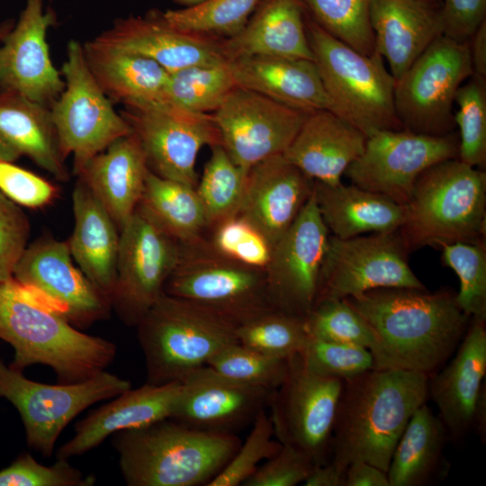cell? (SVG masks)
<instances>
[{
  "mask_svg": "<svg viewBox=\"0 0 486 486\" xmlns=\"http://www.w3.org/2000/svg\"><path fill=\"white\" fill-rule=\"evenodd\" d=\"M344 300L372 330L376 370L429 376L456 350L471 320L445 289L379 288Z\"/></svg>",
  "mask_w": 486,
  "mask_h": 486,
  "instance_id": "obj_1",
  "label": "cell"
},
{
  "mask_svg": "<svg viewBox=\"0 0 486 486\" xmlns=\"http://www.w3.org/2000/svg\"><path fill=\"white\" fill-rule=\"evenodd\" d=\"M428 395V375L421 373L372 369L344 381L330 462L346 471L364 461L387 472L402 432Z\"/></svg>",
  "mask_w": 486,
  "mask_h": 486,
  "instance_id": "obj_2",
  "label": "cell"
},
{
  "mask_svg": "<svg viewBox=\"0 0 486 486\" xmlns=\"http://www.w3.org/2000/svg\"><path fill=\"white\" fill-rule=\"evenodd\" d=\"M0 338L14 349L13 369L23 372L33 364L46 365L60 383L97 375L117 353L115 344L80 331L35 301L13 277L0 283Z\"/></svg>",
  "mask_w": 486,
  "mask_h": 486,
  "instance_id": "obj_3",
  "label": "cell"
},
{
  "mask_svg": "<svg viewBox=\"0 0 486 486\" xmlns=\"http://www.w3.org/2000/svg\"><path fill=\"white\" fill-rule=\"evenodd\" d=\"M112 444L129 486H199L224 468L241 440L166 418L114 433Z\"/></svg>",
  "mask_w": 486,
  "mask_h": 486,
  "instance_id": "obj_4",
  "label": "cell"
},
{
  "mask_svg": "<svg viewBox=\"0 0 486 486\" xmlns=\"http://www.w3.org/2000/svg\"><path fill=\"white\" fill-rule=\"evenodd\" d=\"M485 229L486 173L452 158L419 176L398 231L410 254L428 246L485 240Z\"/></svg>",
  "mask_w": 486,
  "mask_h": 486,
  "instance_id": "obj_5",
  "label": "cell"
},
{
  "mask_svg": "<svg viewBox=\"0 0 486 486\" xmlns=\"http://www.w3.org/2000/svg\"><path fill=\"white\" fill-rule=\"evenodd\" d=\"M147 382H181L229 346L238 324L193 302L163 293L138 323Z\"/></svg>",
  "mask_w": 486,
  "mask_h": 486,
  "instance_id": "obj_6",
  "label": "cell"
},
{
  "mask_svg": "<svg viewBox=\"0 0 486 486\" xmlns=\"http://www.w3.org/2000/svg\"><path fill=\"white\" fill-rule=\"evenodd\" d=\"M305 26L329 110L366 138L381 130H403L394 108L395 79L383 58L376 51L360 53L313 20Z\"/></svg>",
  "mask_w": 486,
  "mask_h": 486,
  "instance_id": "obj_7",
  "label": "cell"
},
{
  "mask_svg": "<svg viewBox=\"0 0 486 486\" xmlns=\"http://www.w3.org/2000/svg\"><path fill=\"white\" fill-rule=\"evenodd\" d=\"M164 292L204 306L239 325L272 308L265 270L217 252L204 237L180 244Z\"/></svg>",
  "mask_w": 486,
  "mask_h": 486,
  "instance_id": "obj_8",
  "label": "cell"
},
{
  "mask_svg": "<svg viewBox=\"0 0 486 486\" xmlns=\"http://www.w3.org/2000/svg\"><path fill=\"white\" fill-rule=\"evenodd\" d=\"M472 74L469 40L437 37L395 80L394 108L402 129L432 136L454 132L455 94Z\"/></svg>",
  "mask_w": 486,
  "mask_h": 486,
  "instance_id": "obj_9",
  "label": "cell"
},
{
  "mask_svg": "<svg viewBox=\"0 0 486 486\" xmlns=\"http://www.w3.org/2000/svg\"><path fill=\"white\" fill-rule=\"evenodd\" d=\"M60 73L65 88L50 111L61 154L65 159L72 155L78 176L91 158L132 129L95 81L79 41L68 42Z\"/></svg>",
  "mask_w": 486,
  "mask_h": 486,
  "instance_id": "obj_10",
  "label": "cell"
},
{
  "mask_svg": "<svg viewBox=\"0 0 486 486\" xmlns=\"http://www.w3.org/2000/svg\"><path fill=\"white\" fill-rule=\"evenodd\" d=\"M130 388L129 380L106 371L84 382L46 384L0 360V397L18 410L28 446L44 457L52 455L59 435L78 414Z\"/></svg>",
  "mask_w": 486,
  "mask_h": 486,
  "instance_id": "obj_11",
  "label": "cell"
},
{
  "mask_svg": "<svg viewBox=\"0 0 486 486\" xmlns=\"http://www.w3.org/2000/svg\"><path fill=\"white\" fill-rule=\"evenodd\" d=\"M343 382L309 370L300 353L290 356L286 375L268 404L276 439L302 452L315 465L328 464Z\"/></svg>",
  "mask_w": 486,
  "mask_h": 486,
  "instance_id": "obj_12",
  "label": "cell"
},
{
  "mask_svg": "<svg viewBox=\"0 0 486 486\" xmlns=\"http://www.w3.org/2000/svg\"><path fill=\"white\" fill-rule=\"evenodd\" d=\"M409 255L398 230L349 238L329 235L315 303L379 288L427 290L410 268Z\"/></svg>",
  "mask_w": 486,
  "mask_h": 486,
  "instance_id": "obj_13",
  "label": "cell"
},
{
  "mask_svg": "<svg viewBox=\"0 0 486 486\" xmlns=\"http://www.w3.org/2000/svg\"><path fill=\"white\" fill-rule=\"evenodd\" d=\"M458 147L454 131L432 136L381 130L367 138L364 152L345 174L351 184L406 205L419 176L438 162L458 158Z\"/></svg>",
  "mask_w": 486,
  "mask_h": 486,
  "instance_id": "obj_14",
  "label": "cell"
},
{
  "mask_svg": "<svg viewBox=\"0 0 486 486\" xmlns=\"http://www.w3.org/2000/svg\"><path fill=\"white\" fill-rule=\"evenodd\" d=\"M181 245L134 212L120 231L112 310L127 326H137L164 293Z\"/></svg>",
  "mask_w": 486,
  "mask_h": 486,
  "instance_id": "obj_15",
  "label": "cell"
},
{
  "mask_svg": "<svg viewBox=\"0 0 486 486\" xmlns=\"http://www.w3.org/2000/svg\"><path fill=\"white\" fill-rule=\"evenodd\" d=\"M35 301L77 328L107 319L109 302L73 264L67 241L42 236L27 246L12 276Z\"/></svg>",
  "mask_w": 486,
  "mask_h": 486,
  "instance_id": "obj_16",
  "label": "cell"
},
{
  "mask_svg": "<svg viewBox=\"0 0 486 486\" xmlns=\"http://www.w3.org/2000/svg\"><path fill=\"white\" fill-rule=\"evenodd\" d=\"M121 114L138 136L149 169L196 187V158L204 146L220 144L212 113L188 112L164 103L124 105Z\"/></svg>",
  "mask_w": 486,
  "mask_h": 486,
  "instance_id": "obj_17",
  "label": "cell"
},
{
  "mask_svg": "<svg viewBox=\"0 0 486 486\" xmlns=\"http://www.w3.org/2000/svg\"><path fill=\"white\" fill-rule=\"evenodd\" d=\"M329 235L312 193L297 218L273 246L264 269L273 309L307 318L316 302Z\"/></svg>",
  "mask_w": 486,
  "mask_h": 486,
  "instance_id": "obj_18",
  "label": "cell"
},
{
  "mask_svg": "<svg viewBox=\"0 0 486 486\" xmlns=\"http://www.w3.org/2000/svg\"><path fill=\"white\" fill-rule=\"evenodd\" d=\"M220 144L246 172L284 154L309 113L236 86L212 113Z\"/></svg>",
  "mask_w": 486,
  "mask_h": 486,
  "instance_id": "obj_19",
  "label": "cell"
},
{
  "mask_svg": "<svg viewBox=\"0 0 486 486\" xmlns=\"http://www.w3.org/2000/svg\"><path fill=\"white\" fill-rule=\"evenodd\" d=\"M440 371L428 376V393L439 411L448 437L460 440L472 430L485 439L486 432V328L471 320L454 351Z\"/></svg>",
  "mask_w": 486,
  "mask_h": 486,
  "instance_id": "obj_20",
  "label": "cell"
},
{
  "mask_svg": "<svg viewBox=\"0 0 486 486\" xmlns=\"http://www.w3.org/2000/svg\"><path fill=\"white\" fill-rule=\"evenodd\" d=\"M56 22L43 0H25L14 25L0 44V90L19 94L50 107L65 88L54 67L47 43L49 29Z\"/></svg>",
  "mask_w": 486,
  "mask_h": 486,
  "instance_id": "obj_21",
  "label": "cell"
},
{
  "mask_svg": "<svg viewBox=\"0 0 486 486\" xmlns=\"http://www.w3.org/2000/svg\"><path fill=\"white\" fill-rule=\"evenodd\" d=\"M171 419L204 431L236 434L266 410L272 391L202 366L181 381Z\"/></svg>",
  "mask_w": 486,
  "mask_h": 486,
  "instance_id": "obj_22",
  "label": "cell"
},
{
  "mask_svg": "<svg viewBox=\"0 0 486 486\" xmlns=\"http://www.w3.org/2000/svg\"><path fill=\"white\" fill-rule=\"evenodd\" d=\"M97 42L148 58L169 73L196 65L227 62L222 39L186 32L166 23L161 14L130 16L114 21Z\"/></svg>",
  "mask_w": 486,
  "mask_h": 486,
  "instance_id": "obj_23",
  "label": "cell"
},
{
  "mask_svg": "<svg viewBox=\"0 0 486 486\" xmlns=\"http://www.w3.org/2000/svg\"><path fill=\"white\" fill-rule=\"evenodd\" d=\"M313 190V179L283 154L273 156L248 170L237 215L258 230L273 248L297 218Z\"/></svg>",
  "mask_w": 486,
  "mask_h": 486,
  "instance_id": "obj_24",
  "label": "cell"
},
{
  "mask_svg": "<svg viewBox=\"0 0 486 486\" xmlns=\"http://www.w3.org/2000/svg\"><path fill=\"white\" fill-rule=\"evenodd\" d=\"M181 386V382H146L122 392L79 420L75 435L57 450L56 458L68 460L85 454L114 433L170 418Z\"/></svg>",
  "mask_w": 486,
  "mask_h": 486,
  "instance_id": "obj_25",
  "label": "cell"
},
{
  "mask_svg": "<svg viewBox=\"0 0 486 486\" xmlns=\"http://www.w3.org/2000/svg\"><path fill=\"white\" fill-rule=\"evenodd\" d=\"M375 51L398 79L443 34L440 4L431 0H372Z\"/></svg>",
  "mask_w": 486,
  "mask_h": 486,
  "instance_id": "obj_26",
  "label": "cell"
},
{
  "mask_svg": "<svg viewBox=\"0 0 486 486\" xmlns=\"http://www.w3.org/2000/svg\"><path fill=\"white\" fill-rule=\"evenodd\" d=\"M366 136L330 110L310 112L284 157L308 177L328 185L341 183L364 152Z\"/></svg>",
  "mask_w": 486,
  "mask_h": 486,
  "instance_id": "obj_27",
  "label": "cell"
},
{
  "mask_svg": "<svg viewBox=\"0 0 486 486\" xmlns=\"http://www.w3.org/2000/svg\"><path fill=\"white\" fill-rule=\"evenodd\" d=\"M149 171L140 140L132 131L91 158L77 177L121 231L138 206Z\"/></svg>",
  "mask_w": 486,
  "mask_h": 486,
  "instance_id": "obj_28",
  "label": "cell"
},
{
  "mask_svg": "<svg viewBox=\"0 0 486 486\" xmlns=\"http://www.w3.org/2000/svg\"><path fill=\"white\" fill-rule=\"evenodd\" d=\"M236 85L310 113L330 104L314 61L268 56L229 60Z\"/></svg>",
  "mask_w": 486,
  "mask_h": 486,
  "instance_id": "obj_29",
  "label": "cell"
},
{
  "mask_svg": "<svg viewBox=\"0 0 486 486\" xmlns=\"http://www.w3.org/2000/svg\"><path fill=\"white\" fill-rule=\"evenodd\" d=\"M72 203L75 222L67 241L72 258L111 305L116 279L120 230L80 178L73 190Z\"/></svg>",
  "mask_w": 486,
  "mask_h": 486,
  "instance_id": "obj_30",
  "label": "cell"
},
{
  "mask_svg": "<svg viewBox=\"0 0 486 486\" xmlns=\"http://www.w3.org/2000/svg\"><path fill=\"white\" fill-rule=\"evenodd\" d=\"M22 157L58 181L69 179L50 107L0 90V161L14 163Z\"/></svg>",
  "mask_w": 486,
  "mask_h": 486,
  "instance_id": "obj_31",
  "label": "cell"
},
{
  "mask_svg": "<svg viewBox=\"0 0 486 486\" xmlns=\"http://www.w3.org/2000/svg\"><path fill=\"white\" fill-rule=\"evenodd\" d=\"M222 46L229 60L268 56L314 61L302 0H262L238 33L222 39Z\"/></svg>",
  "mask_w": 486,
  "mask_h": 486,
  "instance_id": "obj_32",
  "label": "cell"
},
{
  "mask_svg": "<svg viewBox=\"0 0 486 486\" xmlns=\"http://www.w3.org/2000/svg\"><path fill=\"white\" fill-rule=\"evenodd\" d=\"M313 194L330 235L338 238L396 231L405 218V205L353 184L314 181Z\"/></svg>",
  "mask_w": 486,
  "mask_h": 486,
  "instance_id": "obj_33",
  "label": "cell"
},
{
  "mask_svg": "<svg viewBox=\"0 0 486 486\" xmlns=\"http://www.w3.org/2000/svg\"><path fill=\"white\" fill-rule=\"evenodd\" d=\"M83 49L93 76L110 99L124 105L160 100L170 73L158 62L94 40L86 41Z\"/></svg>",
  "mask_w": 486,
  "mask_h": 486,
  "instance_id": "obj_34",
  "label": "cell"
},
{
  "mask_svg": "<svg viewBox=\"0 0 486 486\" xmlns=\"http://www.w3.org/2000/svg\"><path fill=\"white\" fill-rule=\"evenodd\" d=\"M446 428L427 402L412 414L392 456L390 486H424L448 469L443 457Z\"/></svg>",
  "mask_w": 486,
  "mask_h": 486,
  "instance_id": "obj_35",
  "label": "cell"
},
{
  "mask_svg": "<svg viewBox=\"0 0 486 486\" xmlns=\"http://www.w3.org/2000/svg\"><path fill=\"white\" fill-rule=\"evenodd\" d=\"M135 211L180 244L203 238V231L210 228L194 187L151 170Z\"/></svg>",
  "mask_w": 486,
  "mask_h": 486,
  "instance_id": "obj_36",
  "label": "cell"
},
{
  "mask_svg": "<svg viewBox=\"0 0 486 486\" xmlns=\"http://www.w3.org/2000/svg\"><path fill=\"white\" fill-rule=\"evenodd\" d=\"M236 86L229 60L215 65L191 66L170 73L160 100L155 103L210 113L220 107Z\"/></svg>",
  "mask_w": 486,
  "mask_h": 486,
  "instance_id": "obj_37",
  "label": "cell"
},
{
  "mask_svg": "<svg viewBox=\"0 0 486 486\" xmlns=\"http://www.w3.org/2000/svg\"><path fill=\"white\" fill-rule=\"evenodd\" d=\"M211 148V158L204 166L195 190L209 227L213 228L238 214L248 172L232 161L221 144Z\"/></svg>",
  "mask_w": 486,
  "mask_h": 486,
  "instance_id": "obj_38",
  "label": "cell"
},
{
  "mask_svg": "<svg viewBox=\"0 0 486 486\" xmlns=\"http://www.w3.org/2000/svg\"><path fill=\"white\" fill-rule=\"evenodd\" d=\"M236 333L238 343L281 358L300 353L310 338L305 319L277 310L238 325Z\"/></svg>",
  "mask_w": 486,
  "mask_h": 486,
  "instance_id": "obj_39",
  "label": "cell"
},
{
  "mask_svg": "<svg viewBox=\"0 0 486 486\" xmlns=\"http://www.w3.org/2000/svg\"><path fill=\"white\" fill-rule=\"evenodd\" d=\"M261 1L205 0L161 15L166 23L180 31L228 39L243 29Z\"/></svg>",
  "mask_w": 486,
  "mask_h": 486,
  "instance_id": "obj_40",
  "label": "cell"
},
{
  "mask_svg": "<svg viewBox=\"0 0 486 486\" xmlns=\"http://www.w3.org/2000/svg\"><path fill=\"white\" fill-rule=\"evenodd\" d=\"M442 262L458 276L455 300L471 320L486 322V244L457 242L442 244Z\"/></svg>",
  "mask_w": 486,
  "mask_h": 486,
  "instance_id": "obj_41",
  "label": "cell"
},
{
  "mask_svg": "<svg viewBox=\"0 0 486 486\" xmlns=\"http://www.w3.org/2000/svg\"><path fill=\"white\" fill-rule=\"evenodd\" d=\"M372 0H302L315 21L333 37L364 55L375 52L370 20Z\"/></svg>",
  "mask_w": 486,
  "mask_h": 486,
  "instance_id": "obj_42",
  "label": "cell"
},
{
  "mask_svg": "<svg viewBox=\"0 0 486 486\" xmlns=\"http://www.w3.org/2000/svg\"><path fill=\"white\" fill-rule=\"evenodd\" d=\"M455 94L458 159L480 168L486 164V80L472 74Z\"/></svg>",
  "mask_w": 486,
  "mask_h": 486,
  "instance_id": "obj_43",
  "label": "cell"
},
{
  "mask_svg": "<svg viewBox=\"0 0 486 486\" xmlns=\"http://www.w3.org/2000/svg\"><path fill=\"white\" fill-rule=\"evenodd\" d=\"M207 365L238 382L273 392L286 375L288 358L271 356L236 343L218 353Z\"/></svg>",
  "mask_w": 486,
  "mask_h": 486,
  "instance_id": "obj_44",
  "label": "cell"
},
{
  "mask_svg": "<svg viewBox=\"0 0 486 486\" xmlns=\"http://www.w3.org/2000/svg\"><path fill=\"white\" fill-rule=\"evenodd\" d=\"M305 320L312 338L356 345L369 351L374 346V338L370 327L344 299L317 302Z\"/></svg>",
  "mask_w": 486,
  "mask_h": 486,
  "instance_id": "obj_45",
  "label": "cell"
},
{
  "mask_svg": "<svg viewBox=\"0 0 486 486\" xmlns=\"http://www.w3.org/2000/svg\"><path fill=\"white\" fill-rule=\"evenodd\" d=\"M274 428L266 410L259 412L245 441L224 468L207 486H238L250 477L262 461L274 455L282 444L273 439Z\"/></svg>",
  "mask_w": 486,
  "mask_h": 486,
  "instance_id": "obj_46",
  "label": "cell"
},
{
  "mask_svg": "<svg viewBox=\"0 0 486 486\" xmlns=\"http://www.w3.org/2000/svg\"><path fill=\"white\" fill-rule=\"evenodd\" d=\"M306 367L322 376L346 381L374 369L369 349L310 337L300 352Z\"/></svg>",
  "mask_w": 486,
  "mask_h": 486,
  "instance_id": "obj_47",
  "label": "cell"
},
{
  "mask_svg": "<svg viewBox=\"0 0 486 486\" xmlns=\"http://www.w3.org/2000/svg\"><path fill=\"white\" fill-rule=\"evenodd\" d=\"M209 242L220 254L262 269L268 264L272 253V246L265 236L239 215L214 226Z\"/></svg>",
  "mask_w": 486,
  "mask_h": 486,
  "instance_id": "obj_48",
  "label": "cell"
},
{
  "mask_svg": "<svg viewBox=\"0 0 486 486\" xmlns=\"http://www.w3.org/2000/svg\"><path fill=\"white\" fill-rule=\"evenodd\" d=\"M94 482V476L85 475L68 459L57 458L54 464L47 466L28 453L0 471V486H92Z\"/></svg>",
  "mask_w": 486,
  "mask_h": 486,
  "instance_id": "obj_49",
  "label": "cell"
},
{
  "mask_svg": "<svg viewBox=\"0 0 486 486\" xmlns=\"http://www.w3.org/2000/svg\"><path fill=\"white\" fill-rule=\"evenodd\" d=\"M30 230L23 211L0 191V283L13 276L27 247Z\"/></svg>",
  "mask_w": 486,
  "mask_h": 486,
  "instance_id": "obj_50",
  "label": "cell"
},
{
  "mask_svg": "<svg viewBox=\"0 0 486 486\" xmlns=\"http://www.w3.org/2000/svg\"><path fill=\"white\" fill-rule=\"evenodd\" d=\"M314 463L302 452L282 445L278 452L257 467L244 486H295L304 482Z\"/></svg>",
  "mask_w": 486,
  "mask_h": 486,
  "instance_id": "obj_51",
  "label": "cell"
},
{
  "mask_svg": "<svg viewBox=\"0 0 486 486\" xmlns=\"http://www.w3.org/2000/svg\"><path fill=\"white\" fill-rule=\"evenodd\" d=\"M0 191L16 204L41 208L56 196L51 183L11 162L0 161Z\"/></svg>",
  "mask_w": 486,
  "mask_h": 486,
  "instance_id": "obj_52",
  "label": "cell"
},
{
  "mask_svg": "<svg viewBox=\"0 0 486 486\" xmlns=\"http://www.w3.org/2000/svg\"><path fill=\"white\" fill-rule=\"evenodd\" d=\"M443 34L468 41L485 21L486 0H441Z\"/></svg>",
  "mask_w": 486,
  "mask_h": 486,
  "instance_id": "obj_53",
  "label": "cell"
},
{
  "mask_svg": "<svg viewBox=\"0 0 486 486\" xmlns=\"http://www.w3.org/2000/svg\"><path fill=\"white\" fill-rule=\"evenodd\" d=\"M344 486H390L387 472L364 462L349 464L345 472Z\"/></svg>",
  "mask_w": 486,
  "mask_h": 486,
  "instance_id": "obj_54",
  "label": "cell"
},
{
  "mask_svg": "<svg viewBox=\"0 0 486 486\" xmlns=\"http://www.w3.org/2000/svg\"><path fill=\"white\" fill-rule=\"evenodd\" d=\"M344 470L332 462L315 465L303 482L304 486H344Z\"/></svg>",
  "mask_w": 486,
  "mask_h": 486,
  "instance_id": "obj_55",
  "label": "cell"
},
{
  "mask_svg": "<svg viewBox=\"0 0 486 486\" xmlns=\"http://www.w3.org/2000/svg\"><path fill=\"white\" fill-rule=\"evenodd\" d=\"M469 40L473 74L486 78V20Z\"/></svg>",
  "mask_w": 486,
  "mask_h": 486,
  "instance_id": "obj_56",
  "label": "cell"
},
{
  "mask_svg": "<svg viewBox=\"0 0 486 486\" xmlns=\"http://www.w3.org/2000/svg\"><path fill=\"white\" fill-rule=\"evenodd\" d=\"M14 22H15L14 19H7L0 22V44L2 43L6 34L13 28Z\"/></svg>",
  "mask_w": 486,
  "mask_h": 486,
  "instance_id": "obj_57",
  "label": "cell"
},
{
  "mask_svg": "<svg viewBox=\"0 0 486 486\" xmlns=\"http://www.w3.org/2000/svg\"><path fill=\"white\" fill-rule=\"evenodd\" d=\"M175 1L182 4L187 5V7H189V6L196 5L205 0H175Z\"/></svg>",
  "mask_w": 486,
  "mask_h": 486,
  "instance_id": "obj_58",
  "label": "cell"
},
{
  "mask_svg": "<svg viewBox=\"0 0 486 486\" xmlns=\"http://www.w3.org/2000/svg\"><path fill=\"white\" fill-rule=\"evenodd\" d=\"M431 1H433V2H435V3H437V4H440V3H441V0H431Z\"/></svg>",
  "mask_w": 486,
  "mask_h": 486,
  "instance_id": "obj_59",
  "label": "cell"
}]
</instances>
